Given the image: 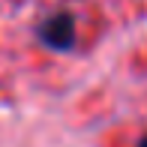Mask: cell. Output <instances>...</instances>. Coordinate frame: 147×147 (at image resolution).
Masks as SVG:
<instances>
[{
  "mask_svg": "<svg viewBox=\"0 0 147 147\" xmlns=\"http://www.w3.org/2000/svg\"><path fill=\"white\" fill-rule=\"evenodd\" d=\"M138 147H147V135H144V138H141V144H138Z\"/></svg>",
  "mask_w": 147,
  "mask_h": 147,
  "instance_id": "7a4b0ae2",
  "label": "cell"
},
{
  "mask_svg": "<svg viewBox=\"0 0 147 147\" xmlns=\"http://www.w3.org/2000/svg\"><path fill=\"white\" fill-rule=\"evenodd\" d=\"M39 39L51 51H69L75 45V18L69 12H54L39 24Z\"/></svg>",
  "mask_w": 147,
  "mask_h": 147,
  "instance_id": "6da1fadb",
  "label": "cell"
}]
</instances>
